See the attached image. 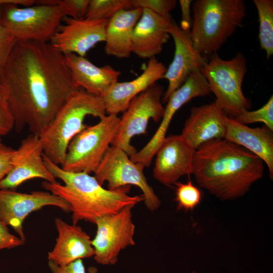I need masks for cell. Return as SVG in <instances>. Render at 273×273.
<instances>
[{
    "label": "cell",
    "mask_w": 273,
    "mask_h": 273,
    "mask_svg": "<svg viewBox=\"0 0 273 273\" xmlns=\"http://www.w3.org/2000/svg\"><path fill=\"white\" fill-rule=\"evenodd\" d=\"M0 81L17 132L27 127L39 135L64 103L81 88L64 55L50 42L17 41Z\"/></svg>",
    "instance_id": "obj_1"
},
{
    "label": "cell",
    "mask_w": 273,
    "mask_h": 273,
    "mask_svg": "<svg viewBox=\"0 0 273 273\" xmlns=\"http://www.w3.org/2000/svg\"><path fill=\"white\" fill-rule=\"evenodd\" d=\"M264 162L224 139L208 141L195 150L192 174L197 183L222 200L244 195L263 176Z\"/></svg>",
    "instance_id": "obj_2"
},
{
    "label": "cell",
    "mask_w": 273,
    "mask_h": 273,
    "mask_svg": "<svg viewBox=\"0 0 273 273\" xmlns=\"http://www.w3.org/2000/svg\"><path fill=\"white\" fill-rule=\"evenodd\" d=\"M42 157L47 168L64 185L45 181L42 183V187L70 204L73 224L81 220L95 224L100 217L116 213L126 206H135L144 201L143 195H128L130 186L106 189L94 176L85 172L65 171L43 154Z\"/></svg>",
    "instance_id": "obj_3"
},
{
    "label": "cell",
    "mask_w": 273,
    "mask_h": 273,
    "mask_svg": "<svg viewBox=\"0 0 273 273\" xmlns=\"http://www.w3.org/2000/svg\"><path fill=\"white\" fill-rule=\"evenodd\" d=\"M106 114L102 98L81 88L64 103L39 135L43 154L61 165L70 141L87 126L85 117L101 119Z\"/></svg>",
    "instance_id": "obj_4"
},
{
    "label": "cell",
    "mask_w": 273,
    "mask_h": 273,
    "mask_svg": "<svg viewBox=\"0 0 273 273\" xmlns=\"http://www.w3.org/2000/svg\"><path fill=\"white\" fill-rule=\"evenodd\" d=\"M192 12L190 34L194 48L203 56L216 53L246 15L243 0H196Z\"/></svg>",
    "instance_id": "obj_5"
},
{
    "label": "cell",
    "mask_w": 273,
    "mask_h": 273,
    "mask_svg": "<svg viewBox=\"0 0 273 273\" xmlns=\"http://www.w3.org/2000/svg\"><path fill=\"white\" fill-rule=\"evenodd\" d=\"M247 64V59L241 52L229 60L214 53L200 70L215 100L229 117L234 118L251 107L242 90Z\"/></svg>",
    "instance_id": "obj_6"
},
{
    "label": "cell",
    "mask_w": 273,
    "mask_h": 273,
    "mask_svg": "<svg viewBox=\"0 0 273 273\" xmlns=\"http://www.w3.org/2000/svg\"><path fill=\"white\" fill-rule=\"evenodd\" d=\"M120 118L108 114L87 126L70 141L61 167L71 172H94L117 132Z\"/></svg>",
    "instance_id": "obj_7"
},
{
    "label": "cell",
    "mask_w": 273,
    "mask_h": 273,
    "mask_svg": "<svg viewBox=\"0 0 273 273\" xmlns=\"http://www.w3.org/2000/svg\"><path fill=\"white\" fill-rule=\"evenodd\" d=\"M64 17L58 5L8 4L2 6L1 22L16 41L49 42Z\"/></svg>",
    "instance_id": "obj_8"
},
{
    "label": "cell",
    "mask_w": 273,
    "mask_h": 273,
    "mask_svg": "<svg viewBox=\"0 0 273 273\" xmlns=\"http://www.w3.org/2000/svg\"><path fill=\"white\" fill-rule=\"evenodd\" d=\"M145 167L141 163L132 161L123 150L111 146L94 172V177L101 185L107 182L109 190L137 186L143 192L145 206L154 211L159 207L161 201L147 182L144 173Z\"/></svg>",
    "instance_id": "obj_9"
},
{
    "label": "cell",
    "mask_w": 273,
    "mask_h": 273,
    "mask_svg": "<svg viewBox=\"0 0 273 273\" xmlns=\"http://www.w3.org/2000/svg\"><path fill=\"white\" fill-rule=\"evenodd\" d=\"M163 88L156 83L134 97L120 118L112 146L125 151L130 157L137 151L131 145L135 135L145 133L149 120H161L164 108L161 103Z\"/></svg>",
    "instance_id": "obj_10"
},
{
    "label": "cell",
    "mask_w": 273,
    "mask_h": 273,
    "mask_svg": "<svg viewBox=\"0 0 273 273\" xmlns=\"http://www.w3.org/2000/svg\"><path fill=\"white\" fill-rule=\"evenodd\" d=\"M134 206H126L116 213L96 220L97 231L92 244L95 250L94 259L97 263L114 264L122 250L135 245V225L131 213Z\"/></svg>",
    "instance_id": "obj_11"
},
{
    "label": "cell",
    "mask_w": 273,
    "mask_h": 273,
    "mask_svg": "<svg viewBox=\"0 0 273 273\" xmlns=\"http://www.w3.org/2000/svg\"><path fill=\"white\" fill-rule=\"evenodd\" d=\"M47 206L59 207L65 212H70L71 210L65 200L50 192L22 193L0 189V222L11 226L24 243L26 240L23 229L24 220L31 212Z\"/></svg>",
    "instance_id": "obj_12"
},
{
    "label": "cell",
    "mask_w": 273,
    "mask_h": 273,
    "mask_svg": "<svg viewBox=\"0 0 273 273\" xmlns=\"http://www.w3.org/2000/svg\"><path fill=\"white\" fill-rule=\"evenodd\" d=\"M50 40L63 55L75 54L84 57L99 42L105 41L108 20L74 19L65 17Z\"/></svg>",
    "instance_id": "obj_13"
},
{
    "label": "cell",
    "mask_w": 273,
    "mask_h": 273,
    "mask_svg": "<svg viewBox=\"0 0 273 273\" xmlns=\"http://www.w3.org/2000/svg\"><path fill=\"white\" fill-rule=\"evenodd\" d=\"M169 33L175 45L172 61L166 69L163 78L168 85L163 95V102L166 103L171 95L186 80L189 75L195 71H200L207 61L193 47L190 31H184L172 20Z\"/></svg>",
    "instance_id": "obj_14"
},
{
    "label": "cell",
    "mask_w": 273,
    "mask_h": 273,
    "mask_svg": "<svg viewBox=\"0 0 273 273\" xmlns=\"http://www.w3.org/2000/svg\"><path fill=\"white\" fill-rule=\"evenodd\" d=\"M43 154L38 135L30 133L22 140L16 151L14 166L0 181V189L14 190L25 181L35 178L56 182L46 166Z\"/></svg>",
    "instance_id": "obj_15"
},
{
    "label": "cell",
    "mask_w": 273,
    "mask_h": 273,
    "mask_svg": "<svg viewBox=\"0 0 273 273\" xmlns=\"http://www.w3.org/2000/svg\"><path fill=\"white\" fill-rule=\"evenodd\" d=\"M195 150L181 134L166 136L155 155L153 177L169 186L181 176L192 174Z\"/></svg>",
    "instance_id": "obj_16"
},
{
    "label": "cell",
    "mask_w": 273,
    "mask_h": 273,
    "mask_svg": "<svg viewBox=\"0 0 273 273\" xmlns=\"http://www.w3.org/2000/svg\"><path fill=\"white\" fill-rule=\"evenodd\" d=\"M227 117L216 100L193 107L180 134L196 150L208 141L224 138Z\"/></svg>",
    "instance_id": "obj_17"
},
{
    "label": "cell",
    "mask_w": 273,
    "mask_h": 273,
    "mask_svg": "<svg viewBox=\"0 0 273 273\" xmlns=\"http://www.w3.org/2000/svg\"><path fill=\"white\" fill-rule=\"evenodd\" d=\"M166 68L155 57L149 59L142 73L129 81L115 82L102 97L106 113L117 115L127 109L131 101L163 78Z\"/></svg>",
    "instance_id": "obj_18"
},
{
    "label": "cell",
    "mask_w": 273,
    "mask_h": 273,
    "mask_svg": "<svg viewBox=\"0 0 273 273\" xmlns=\"http://www.w3.org/2000/svg\"><path fill=\"white\" fill-rule=\"evenodd\" d=\"M172 20L171 17L165 18L143 9L132 34V53L140 58L149 59L160 54L171 37L169 27Z\"/></svg>",
    "instance_id": "obj_19"
},
{
    "label": "cell",
    "mask_w": 273,
    "mask_h": 273,
    "mask_svg": "<svg viewBox=\"0 0 273 273\" xmlns=\"http://www.w3.org/2000/svg\"><path fill=\"white\" fill-rule=\"evenodd\" d=\"M58 237L48 259L59 265L94 256L95 250L90 237L76 224L70 225L60 218L55 219Z\"/></svg>",
    "instance_id": "obj_20"
},
{
    "label": "cell",
    "mask_w": 273,
    "mask_h": 273,
    "mask_svg": "<svg viewBox=\"0 0 273 273\" xmlns=\"http://www.w3.org/2000/svg\"><path fill=\"white\" fill-rule=\"evenodd\" d=\"M71 77L79 87L95 95L102 97L115 82L121 72L109 65L98 67L75 54L64 55Z\"/></svg>",
    "instance_id": "obj_21"
},
{
    "label": "cell",
    "mask_w": 273,
    "mask_h": 273,
    "mask_svg": "<svg viewBox=\"0 0 273 273\" xmlns=\"http://www.w3.org/2000/svg\"><path fill=\"white\" fill-rule=\"evenodd\" d=\"M224 139L234 143L261 159L273 177V131L265 125L252 128L241 124L233 118L226 119Z\"/></svg>",
    "instance_id": "obj_22"
},
{
    "label": "cell",
    "mask_w": 273,
    "mask_h": 273,
    "mask_svg": "<svg viewBox=\"0 0 273 273\" xmlns=\"http://www.w3.org/2000/svg\"><path fill=\"white\" fill-rule=\"evenodd\" d=\"M142 12L139 8L122 10L108 20L104 47L107 55L119 59L130 56L133 30Z\"/></svg>",
    "instance_id": "obj_23"
},
{
    "label": "cell",
    "mask_w": 273,
    "mask_h": 273,
    "mask_svg": "<svg viewBox=\"0 0 273 273\" xmlns=\"http://www.w3.org/2000/svg\"><path fill=\"white\" fill-rule=\"evenodd\" d=\"M194 97L193 90L186 85L181 86L171 95L164 108L161 123L156 132L140 151L129 157L131 161L141 163L145 167L150 165L153 158L166 137L167 129L174 114Z\"/></svg>",
    "instance_id": "obj_24"
},
{
    "label": "cell",
    "mask_w": 273,
    "mask_h": 273,
    "mask_svg": "<svg viewBox=\"0 0 273 273\" xmlns=\"http://www.w3.org/2000/svg\"><path fill=\"white\" fill-rule=\"evenodd\" d=\"M258 12L261 48L268 59L273 54V1L253 0Z\"/></svg>",
    "instance_id": "obj_25"
},
{
    "label": "cell",
    "mask_w": 273,
    "mask_h": 273,
    "mask_svg": "<svg viewBox=\"0 0 273 273\" xmlns=\"http://www.w3.org/2000/svg\"><path fill=\"white\" fill-rule=\"evenodd\" d=\"M133 8L130 0H90L85 18L109 20L122 10Z\"/></svg>",
    "instance_id": "obj_26"
},
{
    "label": "cell",
    "mask_w": 273,
    "mask_h": 273,
    "mask_svg": "<svg viewBox=\"0 0 273 273\" xmlns=\"http://www.w3.org/2000/svg\"><path fill=\"white\" fill-rule=\"evenodd\" d=\"M175 197L178 210L192 211L200 203L202 195L201 190L189 180L186 183H176Z\"/></svg>",
    "instance_id": "obj_27"
},
{
    "label": "cell",
    "mask_w": 273,
    "mask_h": 273,
    "mask_svg": "<svg viewBox=\"0 0 273 273\" xmlns=\"http://www.w3.org/2000/svg\"><path fill=\"white\" fill-rule=\"evenodd\" d=\"M238 122L247 125L262 122L273 131V96L260 108L254 111H245L234 118Z\"/></svg>",
    "instance_id": "obj_28"
},
{
    "label": "cell",
    "mask_w": 273,
    "mask_h": 273,
    "mask_svg": "<svg viewBox=\"0 0 273 273\" xmlns=\"http://www.w3.org/2000/svg\"><path fill=\"white\" fill-rule=\"evenodd\" d=\"M90 0H43L45 5H58L65 17L81 19L85 17Z\"/></svg>",
    "instance_id": "obj_29"
},
{
    "label": "cell",
    "mask_w": 273,
    "mask_h": 273,
    "mask_svg": "<svg viewBox=\"0 0 273 273\" xmlns=\"http://www.w3.org/2000/svg\"><path fill=\"white\" fill-rule=\"evenodd\" d=\"M133 8L147 9L165 18H171L170 12L176 6L175 0H130Z\"/></svg>",
    "instance_id": "obj_30"
},
{
    "label": "cell",
    "mask_w": 273,
    "mask_h": 273,
    "mask_svg": "<svg viewBox=\"0 0 273 273\" xmlns=\"http://www.w3.org/2000/svg\"><path fill=\"white\" fill-rule=\"evenodd\" d=\"M14 127V120L0 81V138L9 133Z\"/></svg>",
    "instance_id": "obj_31"
},
{
    "label": "cell",
    "mask_w": 273,
    "mask_h": 273,
    "mask_svg": "<svg viewBox=\"0 0 273 273\" xmlns=\"http://www.w3.org/2000/svg\"><path fill=\"white\" fill-rule=\"evenodd\" d=\"M2 6H0V74L17 41L6 30L1 22Z\"/></svg>",
    "instance_id": "obj_32"
},
{
    "label": "cell",
    "mask_w": 273,
    "mask_h": 273,
    "mask_svg": "<svg viewBox=\"0 0 273 273\" xmlns=\"http://www.w3.org/2000/svg\"><path fill=\"white\" fill-rule=\"evenodd\" d=\"M16 151L5 145L0 138V181L13 168Z\"/></svg>",
    "instance_id": "obj_33"
},
{
    "label": "cell",
    "mask_w": 273,
    "mask_h": 273,
    "mask_svg": "<svg viewBox=\"0 0 273 273\" xmlns=\"http://www.w3.org/2000/svg\"><path fill=\"white\" fill-rule=\"evenodd\" d=\"M21 239L12 234L8 227L0 222V250L23 245Z\"/></svg>",
    "instance_id": "obj_34"
},
{
    "label": "cell",
    "mask_w": 273,
    "mask_h": 273,
    "mask_svg": "<svg viewBox=\"0 0 273 273\" xmlns=\"http://www.w3.org/2000/svg\"><path fill=\"white\" fill-rule=\"evenodd\" d=\"M48 265L53 273H85L82 259L76 260L65 265H59L52 261H49Z\"/></svg>",
    "instance_id": "obj_35"
},
{
    "label": "cell",
    "mask_w": 273,
    "mask_h": 273,
    "mask_svg": "<svg viewBox=\"0 0 273 273\" xmlns=\"http://www.w3.org/2000/svg\"><path fill=\"white\" fill-rule=\"evenodd\" d=\"M191 0H179V4L181 12L180 28L187 31H190L192 27V17L191 16Z\"/></svg>",
    "instance_id": "obj_36"
},
{
    "label": "cell",
    "mask_w": 273,
    "mask_h": 273,
    "mask_svg": "<svg viewBox=\"0 0 273 273\" xmlns=\"http://www.w3.org/2000/svg\"><path fill=\"white\" fill-rule=\"evenodd\" d=\"M34 0H0V6L8 4H13L21 7H27L34 5Z\"/></svg>",
    "instance_id": "obj_37"
},
{
    "label": "cell",
    "mask_w": 273,
    "mask_h": 273,
    "mask_svg": "<svg viewBox=\"0 0 273 273\" xmlns=\"http://www.w3.org/2000/svg\"><path fill=\"white\" fill-rule=\"evenodd\" d=\"M88 273H97L98 269L96 267L94 266H90L88 268Z\"/></svg>",
    "instance_id": "obj_38"
},
{
    "label": "cell",
    "mask_w": 273,
    "mask_h": 273,
    "mask_svg": "<svg viewBox=\"0 0 273 273\" xmlns=\"http://www.w3.org/2000/svg\"><path fill=\"white\" fill-rule=\"evenodd\" d=\"M191 273H197L196 271H193Z\"/></svg>",
    "instance_id": "obj_39"
}]
</instances>
